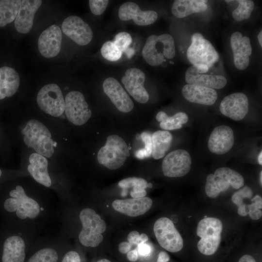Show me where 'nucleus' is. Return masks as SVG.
Returning a JSON list of instances; mask_svg holds the SVG:
<instances>
[{
	"label": "nucleus",
	"instance_id": "nucleus-1",
	"mask_svg": "<svg viewBox=\"0 0 262 262\" xmlns=\"http://www.w3.org/2000/svg\"><path fill=\"white\" fill-rule=\"evenodd\" d=\"M7 194L2 206L12 225L42 235L60 224L61 202L58 195L30 176L16 178Z\"/></svg>",
	"mask_w": 262,
	"mask_h": 262
},
{
	"label": "nucleus",
	"instance_id": "nucleus-2",
	"mask_svg": "<svg viewBox=\"0 0 262 262\" xmlns=\"http://www.w3.org/2000/svg\"><path fill=\"white\" fill-rule=\"evenodd\" d=\"M15 127L21 151L39 154L68 173L67 132L39 113L21 114Z\"/></svg>",
	"mask_w": 262,
	"mask_h": 262
},
{
	"label": "nucleus",
	"instance_id": "nucleus-3",
	"mask_svg": "<svg viewBox=\"0 0 262 262\" xmlns=\"http://www.w3.org/2000/svg\"><path fill=\"white\" fill-rule=\"evenodd\" d=\"M20 169L55 193L61 202L69 199L68 173L45 157L34 152L21 151Z\"/></svg>",
	"mask_w": 262,
	"mask_h": 262
},
{
	"label": "nucleus",
	"instance_id": "nucleus-4",
	"mask_svg": "<svg viewBox=\"0 0 262 262\" xmlns=\"http://www.w3.org/2000/svg\"><path fill=\"white\" fill-rule=\"evenodd\" d=\"M66 246L67 236L60 228L53 234H43L34 241L25 262H60Z\"/></svg>",
	"mask_w": 262,
	"mask_h": 262
},
{
	"label": "nucleus",
	"instance_id": "nucleus-5",
	"mask_svg": "<svg viewBox=\"0 0 262 262\" xmlns=\"http://www.w3.org/2000/svg\"><path fill=\"white\" fill-rule=\"evenodd\" d=\"M41 235L28 229L13 225L2 245L1 262H25L28 254Z\"/></svg>",
	"mask_w": 262,
	"mask_h": 262
},
{
	"label": "nucleus",
	"instance_id": "nucleus-6",
	"mask_svg": "<svg viewBox=\"0 0 262 262\" xmlns=\"http://www.w3.org/2000/svg\"><path fill=\"white\" fill-rule=\"evenodd\" d=\"M36 102L40 114L64 129L65 97L59 85L49 83L43 86L37 94Z\"/></svg>",
	"mask_w": 262,
	"mask_h": 262
},
{
	"label": "nucleus",
	"instance_id": "nucleus-7",
	"mask_svg": "<svg viewBox=\"0 0 262 262\" xmlns=\"http://www.w3.org/2000/svg\"><path fill=\"white\" fill-rule=\"evenodd\" d=\"M81 224L78 234L79 243L86 247H96L103 241L102 233L106 229V224L100 216L92 208H83L78 214Z\"/></svg>",
	"mask_w": 262,
	"mask_h": 262
},
{
	"label": "nucleus",
	"instance_id": "nucleus-8",
	"mask_svg": "<svg viewBox=\"0 0 262 262\" xmlns=\"http://www.w3.org/2000/svg\"><path fill=\"white\" fill-rule=\"evenodd\" d=\"M175 53L174 40L168 33L159 36H149L142 49L144 59L152 66H158L162 64L165 60L164 57L172 59Z\"/></svg>",
	"mask_w": 262,
	"mask_h": 262
},
{
	"label": "nucleus",
	"instance_id": "nucleus-9",
	"mask_svg": "<svg viewBox=\"0 0 262 262\" xmlns=\"http://www.w3.org/2000/svg\"><path fill=\"white\" fill-rule=\"evenodd\" d=\"M92 116L84 95L78 91L68 92L65 97V111L63 128L67 131V124L76 127L85 125Z\"/></svg>",
	"mask_w": 262,
	"mask_h": 262
},
{
	"label": "nucleus",
	"instance_id": "nucleus-10",
	"mask_svg": "<svg viewBox=\"0 0 262 262\" xmlns=\"http://www.w3.org/2000/svg\"><path fill=\"white\" fill-rule=\"evenodd\" d=\"M222 229L221 221L215 217H205L199 222L196 234L200 240L197 246L200 253L207 256L215 253L221 243Z\"/></svg>",
	"mask_w": 262,
	"mask_h": 262
},
{
	"label": "nucleus",
	"instance_id": "nucleus-11",
	"mask_svg": "<svg viewBox=\"0 0 262 262\" xmlns=\"http://www.w3.org/2000/svg\"><path fill=\"white\" fill-rule=\"evenodd\" d=\"M130 156L129 147L124 140L116 134L109 135L104 146L97 154L98 163L111 170L122 166Z\"/></svg>",
	"mask_w": 262,
	"mask_h": 262
},
{
	"label": "nucleus",
	"instance_id": "nucleus-12",
	"mask_svg": "<svg viewBox=\"0 0 262 262\" xmlns=\"http://www.w3.org/2000/svg\"><path fill=\"white\" fill-rule=\"evenodd\" d=\"M187 57L194 65L203 64L209 68L218 60L219 55L211 43L200 33H194L191 37V44L187 50Z\"/></svg>",
	"mask_w": 262,
	"mask_h": 262
},
{
	"label": "nucleus",
	"instance_id": "nucleus-13",
	"mask_svg": "<svg viewBox=\"0 0 262 262\" xmlns=\"http://www.w3.org/2000/svg\"><path fill=\"white\" fill-rule=\"evenodd\" d=\"M153 231L159 245L167 251L174 253L182 249V238L168 218L162 217L157 219L153 226Z\"/></svg>",
	"mask_w": 262,
	"mask_h": 262
},
{
	"label": "nucleus",
	"instance_id": "nucleus-14",
	"mask_svg": "<svg viewBox=\"0 0 262 262\" xmlns=\"http://www.w3.org/2000/svg\"><path fill=\"white\" fill-rule=\"evenodd\" d=\"M192 160L189 153L184 149H177L168 153L162 162V171L165 176L181 177L190 170Z\"/></svg>",
	"mask_w": 262,
	"mask_h": 262
},
{
	"label": "nucleus",
	"instance_id": "nucleus-15",
	"mask_svg": "<svg viewBox=\"0 0 262 262\" xmlns=\"http://www.w3.org/2000/svg\"><path fill=\"white\" fill-rule=\"evenodd\" d=\"M62 30L66 36L81 46L89 44L93 36L88 24L76 16L66 17L62 23Z\"/></svg>",
	"mask_w": 262,
	"mask_h": 262
},
{
	"label": "nucleus",
	"instance_id": "nucleus-16",
	"mask_svg": "<svg viewBox=\"0 0 262 262\" xmlns=\"http://www.w3.org/2000/svg\"><path fill=\"white\" fill-rule=\"evenodd\" d=\"M145 78V74L141 70L130 68L121 79L130 95L140 103H147L149 99V95L144 86Z\"/></svg>",
	"mask_w": 262,
	"mask_h": 262
},
{
	"label": "nucleus",
	"instance_id": "nucleus-17",
	"mask_svg": "<svg viewBox=\"0 0 262 262\" xmlns=\"http://www.w3.org/2000/svg\"><path fill=\"white\" fill-rule=\"evenodd\" d=\"M219 109L223 115L234 120H242L248 112V98L240 92L230 94L222 99Z\"/></svg>",
	"mask_w": 262,
	"mask_h": 262
},
{
	"label": "nucleus",
	"instance_id": "nucleus-18",
	"mask_svg": "<svg viewBox=\"0 0 262 262\" xmlns=\"http://www.w3.org/2000/svg\"><path fill=\"white\" fill-rule=\"evenodd\" d=\"M102 87L105 94L119 111L128 113L133 109V101L117 80L109 77L103 82Z\"/></svg>",
	"mask_w": 262,
	"mask_h": 262
},
{
	"label": "nucleus",
	"instance_id": "nucleus-19",
	"mask_svg": "<svg viewBox=\"0 0 262 262\" xmlns=\"http://www.w3.org/2000/svg\"><path fill=\"white\" fill-rule=\"evenodd\" d=\"M62 33L59 27L52 25L44 30L38 40V47L40 53L49 58L57 56L60 51Z\"/></svg>",
	"mask_w": 262,
	"mask_h": 262
},
{
	"label": "nucleus",
	"instance_id": "nucleus-20",
	"mask_svg": "<svg viewBox=\"0 0 262 262\" xmlns=\"http://www.w3.org/2000/svg\"><path fill=\"white\" fill-rule=\"evenodd\" d=\"M230 45L235 67L241 70L246 69L249 64V56L252 54L249 38L243 36L239 32H235L231 35Z\"/></svg>",
	"mask_w": 262,
	"mask_h": 262
},
{
	"label": "nucleus",
	"instance_id": "nucleus-21",
	"mask_svg": "<svg viewBox=\"0 0 262 262\" xmlns=\"http://www.w3.org/2000/svg\"><path fill=\"white\" fill-rule=\"evenodd\" d=\"M118 16L123 21L132 19L139 26H147L154 23L158 16L154 11H142L136 3L126 2L119 7Z\"/></svg>",
	"mask_w": 262,
	"mask_h": 262
},
{
	"label": "nucleus",
	"instance_id": "nucleus-22",
	"mask_svg": "<svg viewBox=\"0 0 262 262\" xmlns=\"http://www.w3.org/2000/svg\"><path fill=\"white\" fill-rule=\"evenodd\" d=\"M234 144V133L232 129L225 125L215 127L210 136L208 146L212 153L223 154L229 151Z\"/></svg>",
	"mask_w": 262,
	"mask_h": 262
},
{
	"label": "nucleus",
	"instance_id": "nucleus-23",
	"mask_svg": "<svg viewBox=\"0 0 262 262\" xmlns=\"http://www.w3.org/2000/svg\"><path fill=\"white\" fill-rule=\"evenodd\" d=\"M40 0H22L15 21L16 30L27 33L32 29L35 13L42 4Z\"/></svg>",
	"mask_w": 262,
	"mask_h": 262
},
{
	"label": "nucleus",
	"instance_id": "nucleus-24",
	"mask_svg": "<svg viewBox=\"0 0 262 262\" xmlns=\"http://www.w3.org/2000/svg\"><path fill=\"white\" fill-rule=\"evenodd\" d=\"M152 205V199L146 196L116 199L112 203V206L115 211L130 217L144 214L150 209Z\"/></svg>",
	"mask_w": 262,
	"mask_h": 262
},
{
	"label": "nucleus",
	"instance_id": "nucleus-25",
	"mask_svg": "<svg viewBox=\"0 0 262 262\" xmlns=\"http://www.w3.org/2000/svg\"><path fill=\"white\" fill-rule=\"evenodd\" d=\"M182 94L187 100L205 105L213 104L217 99V93L214 89L193 84L184 85Z\"/></svg>",
	"mask_w": 262,
	"mask_h": 262
},
{
	"label": "nucleus",
	"instance_id": "nucleus-26",
	"mask_svg": "<svg viewBox=\"0 0 262 262\" xmlns=\"http://www.w3.org/2000/svg\"><path fill=\"white\" fill-rule=\"evenodd\" d=\"M185 79L189 84L196 85L213 89H220L225 86L227 83L225 77L221 75L198 74L192 65L186 70Z\"/></svg>",
	"mask_w": 262,
	"mask_h": 262
},
{
	"label": "nucleus",
	"instance_id": "nucleus-27",
	"mask_svg": "<svg viewBox=\"0 0 262 262\" xmlns=\"http://www.w3.org/2000/svg\"><path fill=\"white\" fill-rule=\"evenodd\" d=\"M20 86L17 72L8 66L0 68V100L14 96Z\"/></svg>",
	"mask_w": 262,
	"mask_h": 262
},
{
	"label": "nucleus",
	"instance_id": "nucleus-28",
	"mask_svg": "<svg viewBox=\"0 0 262 262\" xmlns=\"http://www.w3.org/2000/svg\"><path fill=\"white\" fill-rule=\"evenodd\" d=\"M205 0H176L173 3L171 11L178 18H183L195 13L205 11L207 8Z\"/></svg>",
	"mask_w": 262,
	"mask_h": 262
},
{
	"label": "nucleus",
	"instance_id": "nucleus-29",
	"mask_svg": "<svg viewBox=\"0 0 262 262\" xmlns=\"http://www.w3.org/2000/svg\"><path fill=\"white\" fill-rule=\"evenodd\" d=\"M151 138L153 158L156 160L163 158L171 146L172 134L167 131H157L151 135Z\"/></svg>",
	"mask_w": 262,
	"mask_h": 262
},
{
	"label": "nucleus",
	"instance_id": "nucleus-30",
	"mask_svg": "<svg viewBox=\"0 0 262 262\" xmlns=\"http://www.w3.org/2000/svg\"><path fill=\"white\" fill-rule=\"evenodd\" d=\"M230 185L223 177L216 174H210L206 178L205 192L210 198L217 197L220 193L226 191Z\"/></svg>",
	"mask_w": 262,
	"mask_h": 262
},
{
	"label": "nucleus",
	"instance_id": "nucleus-31",
	"mask_svg": "<svg viewBox=\"0 0 262 262\" xmlns=\"http://www.w3.org/2000/svg\"><path fill=\"white\" fill-rule=\"evenodd\" d=\"M156 118L160 122V127L167 131L180 129L182 125L188 120V115L183 112H179L169 116L165 112L161 111L157 114Z\"/></svg>",
	"mask_w": 262,
	"mask_h": 262
},
{
	"label": "nucleus",
	"instance_id": "nucleus-32",
	"mask_svg": "<svg viewBox=\"0 0 262 262\" xmlns=\"http://www.w3.org/2000/svg\"><path fill=\"white\" fill-rule=\"evenodd\" d=\"M21 0H0V27L13 22L16 18Z\"/></svg>",
	"mask_w": 262,
	"mask_h": 262
},
{
	"label": "nucleus",
	"instance_id": "nucleus-33",
	"mask_svg": "<svg viewBox=\"0 0 262 262\" xmlns=\"http://www.w3.org/2000/svg\"><path fill=\"white\" fill-rule=\"evenodd\" d=\"M253 196L252 190L247 186H245L235 192L232 196L231 200L238 207L237 213L242 216L248 214L245 205V199H251Z\"/></svg>",
	"mask_w": 262,
	"mask_h": 262
},
{
	"label": "nucleus",
	"instance_id": "nucleus-34",
	"mask_svg": "<svg viewBox=\"0 0 262 262\" xmlns=\"http://www.w3.org/2000/svg\"><path fill=\"white\" fill-rule=\"evenodd\" d=\"M214 173L225 178L230 186L235 189H239L244 185V179L242 175L229 167H223L218 168Z\"/></svg>",
	"mask_w": 262,
	"mask_h": 262
},
{
	"label": "nucleus",
	"instance_id": "nucleus-35",
	"mask_svg": "<svg viewBox=\"0 0 262 262\" xmlns=\"http://www.w3.org/2000/svg\"><path fill=\"white\" fill-rule=\"evenodd\" d=\"M238 7L232 12L233 18L236 21H241L248 19L254 8V3L250 0H237Z\"/></svg>",
	"mask_w": 262,
	"mask_h": 262
},
{
	"label": "nucleus",
	"instance_id": "nucleus-36",
	"mask_svg": "<svg viewBox=\"0 0 262 262\" xmlns=\"http://www.w3.org/2000/svg\"><path fill=\"white\" fill-rule=\"evenodd\" d=\"M147 182L144 179L136 177H130L121 180L118 186L122 188V193H125L127 189L132 187V190L145 189L147 188Z\"/></svg>",
	"mask_w": 262,
	"mask_h": 262
},
{
	"label": "nucleus",
	"instance_id": "nucleus-37",
	"mask_svg": "<svg viewBox=\"0 0 262 262\" xmlns=\"http://www.w3.org/2000/svg\"><path fill=\"white\" fill-rule=\"evenodd\" d=\"M100 52L103 58L110 61H117L121 58L122 54V52L110 41L103 44Z\"/></svg>",
	"mask_w": 262,
	"mask_h": 262
},
{
	"label": "nucleus",
	"instance_id": "nucleus-38",
	"mask_svg": "<svg viewBox=\"0 0 262 262\" xmlns=\"http://www.w3.org/2000/svg\"><path fill=\"white\" fill-rule=\"evenodd\" d=\"M251 203L247 204L246 210L249 217L253 220L259 219L262 216V199L259 195L251 199Z\"/></svg>",
	"mask_w": 262,
	"mask_h": 262
},
{
	"label": "nucleus",
	"instance_id": "nucleus-39",
	"mask_svg": "<svg viewBox=\"0 0 262 262\" xmlns=\"http://www.w3.org/2000/svg\"><path fill=\"white\" fill-rule=\"evenodd\" d=\"M113 42L121 51L124 52L131 44L132 38L129 33L122 32L115 36Z\"/></svg>",
	"mask_w": 262,
	"mask_h": 262
},
{
	"label": "nucleus",
	"instance_id": "nucleus-40",
	"mask_svg": "<svg viewBox=\"0 0 262 262\" xmlns=\"http://www.w3.org/2000/svg\"><path fill=\"white\" fill-rule=\"evenodd\" d=\"M109 0H90L89 4L91 12L95 15H101L106 10Z\"/></svg>",
	"mask_w": 262,
	"mask_h": 262
},
{
	"label": "nucleus",
	"instance_id": "nucleus-41",
	"mask_svg": "<svg viewBox=\"0 0 262 262\" xmlns=\"http://www.w3.org/2000/svg\"><path fill=\"white\" fill-rule=\"evenodd\" d=\"M140 137L145 144V147L142 149L145 154L146 158L149 157L151 155L152 150L151 134L148 132H143L141 133Z\"/></svg>",
	"mask_w": 262,
	"mask_h": 262
},
{
	"label": "nucleus",
	"instance_id": "nucleus-42",
	"mask_svg": "<svg viewBox=\"0 0 262 262\" xmlns=\"http://www.w3.org/2000/svg\"><path fill=\"white\" fill-rule=\"evenodd\" d=\"M60 262H81V259L77 251L73 250H66Z\"/></svg>",
	"mask_w": 262,
	"mask_h": 262
},
{
	"label": "nucleus",
	"instance_id": "nucleus-43",
	"mask_svg": "<svg viewBox=\"0 0 262 262\" xmlns=\"http://www.w3.org/2000/svg\"><path fill=\"white\" fill-rule=\"evenodd\" d=\"M137 251L141 256H147L150 254L152 248L150 245L148 244L141 243L137 245Z\"/></svg>",
	"mask_w": 262,
	"mask_h": 262
},
{
	"label": "nucleus",
	"instance_id": "nucleus-44",
	"mask_svg": "<svg viewBox=\"0 0 262 262\" xmlns=\"http://www.w3.org/2000/svg\"><path fill=\"white\" fill-rule=\"evenodd\" d=\"M139 232L136 230H133L129 233L127 240L131 245H138L139 244Z\"/></svg>",
	"mask_w": 262,
	"mask_h": 262
},
{
	"label": "nucleus",
	"instance_id": "nucleus-45",
	"mask_svg": "<svg viewBox=\"0 0 262 262\" xmlns=\"http://www.w3.org/2000/svg\"><path fill=\"white\" fill-rule=\"evenodd\" d=\"M131 245L128 242H122L119 244L118 250L122 254H126L131 249Z\"/></svg>",
	"mask_w": 262,
	"mask_h": 262
},
{
	"label": "nucleus",
	"instance_id": "nucleus-46",
	"mask_svg": "<svg viewBox=\"0 0 262 262\" xmlns=\"http://www.w3.org/2000/svg\"><path fill=\"white\" fill-rule=\"evenodd\" d=\"M130 194L132 197L136 198L145 197L147 195V192L145 189H138L131 190Z\"/></svg>",
	"mask_w": 262,
	"mask_h": 262
},
{
	"label": "nucleus",
	"instance_id": "nucleus-47",
	"mask_svg": "<svg viewBox=\"0 0 262 262\" xmlns=\"http://www.w3.org/2000/svg\"><path fill=\"white\" fill-rule=\"evenodd\" d=\"M127 254V258L130 262H135L138 260L139 255L137 249L130 250Z\"/></svg>",
	"mask_w": 262,
	"mask_h": 262
},
{
	"label": "nucleus",
	"instance_id": "nucleus-48",
	"mask_svg": "<svg viewBox=\"0 0 262 262\" xmlns=\"http://www.w3.org/2000/svg\"><path fill=\"white\" fill-rule=\"evenodd\" d=\"M196 72L198 74H202L207 72L209 70L208 67L203 64H196L193 65Z\"/></svg>",
	"mask_w": 262,
	"mask_h": 262
},
{
	"label": "nucleus",
	"instance_id": "nucleus-49",
	"mask_svg": "<svg viewBox=\"0 0 262 262\" xmlns=\"http://www.w3.org/2000/svg\"><path fill=\"white\" fill-rule=\"evenodd\" d=\"M169 260V255L166 252L161 251L158 255L156 262H167Z\"/></svg>",
	"mask_w": 262,
	"mask_h": 262
},
{
	"label": "nucleus",
	"instance_id": "nucleus-50",
	"mask_svg": "<svg viewBox=\"0 0 262 262\" xmlns=\"http://www.w3.org/2000/svg\"><path fill=\"white\" fill-rule=\"evenodd\" d=\"M238 262H256V261L252 256L246 254L241 257Z\"/></svg>",
	"mask_w": 262,
	"mask_h": 262
},
{
	"label": "nucleus",
	"instance_id": "nucleus-51",
	"mask_svg": "<svg viewBox=\"0 0 262 262\" xmlns=\"http://www.w3.org/2000/svg\"><path fill=\"white\" fill-rule=\"evenodd\" d=\"M148 236L147 234L145 233L141 234L139 237V244L146 243L148 240Z\"/></svg>",
	"mask_w": 262,
	"mask_h": 262
},
{
	"label": "nucleus",
	"instance_id": "nucleus-52",
	"mask_svg": "<svg viewBox=\"0 0 262 262\" xmlns=\"http://www.w3.org/2000/svg\"><path fill=\"white\" fill-rule=\"evenodd\" d=\"M124 52L129 58H131L134 53L135 50L132 48H128Z\"/></svg>",
	"mask_w": 262,
	"mask_h": 262
},
{
	"label": "nucleus",
	"instance_id": "nucleus-53",
	"mask_svg": "<svg viewBox=\"0 0 262 262\" xmlns=\"http://www.w3.org/2000/svg\"><path fill=\"white\" fill-rule=\"evenodd\" d=\"M260 46L262 47V30H261L257 36Z\"/></svg>",
	"mask_w": 262,
	"mask_h": 262
},
{
	"label": "nucleus",
	"instance_id": "nucleus-54",
	"mask_svg": "<svg viewBox=\"0 0 262 262\" xmlns=\"http://www.w3.org/2000/svg\"><path fill=\"white\" fill-rule=\"evenodd\" d=\"M258 162L260 165H262V152H260L258 156Z\"/></svg>",
	"mask_w": 262,
	"mask_h": 262
},
{
	"label": "nucleus",
	"instance_id": "nucleus-55",
	"mask_svg": "<svg viewBox=\"0 0 262 262\" xmlns=\"http://www.w3.org/2000/svg\"><path fill=\"white\" fill-rule=\"evenodd\" d=\"M97 262H111L110 260L106 259H102L98 261Z\"/></svg>",
	"mask_w": 262,
	"mask_h": 262
},
{
	"label": "nucleus",
	"instance_id": "nucleus-56",
	"mask_svg": "<svg viewBox=\"0 0 262 262\" xmlns=\"http://www.w3.org/2000/svg\"><path fill=\"white\" fill-rule=\"evenodd\" d=\"M260 183L261 185H262V171H261L260 173Z\"/></svg>",
	"mask_w": 262,
	"mask_h": 262
},
{
	"label": "nucleus",
	"instance_id": "nucleus-57",
	"mask_svg": "<svg viewBox=\"0 0 262 262\" xmlns=\"http://www.w3.org/2000/svg\"><path fill=\"white\" fill-rule=\"evenodd\" d=\"M152 187V184L150 183H147V187L151 188Z\"/></svg>",
	"mask_w": 262,
	"mask_h": 262
},
{
	"label": "nucleus",
	"instance_id": "nucleus-58",
	"mask_svg": "<svg viewBox=\"0 0 262 262\" xmlns=\"http://www.w3.org/2000/svg\"><path fill=\"white\" fill-rule=\"evenodd\" d=\"M2 175V171L1 169L0 168V178H1Z\"/></svg>",
	"mask_w": 262,
	"mask_h": 262
},
{
	"label": "nucleus",
	"instance_id": "nucleus-59",
	"mask_svg": "<svg viewBox=\"0 0 262 262\" xmlns=\"http://www.w3.org/2000/svg\"></svg>",
	"mask_w": 262,
	"mask_h": 262
}]
</instances>
